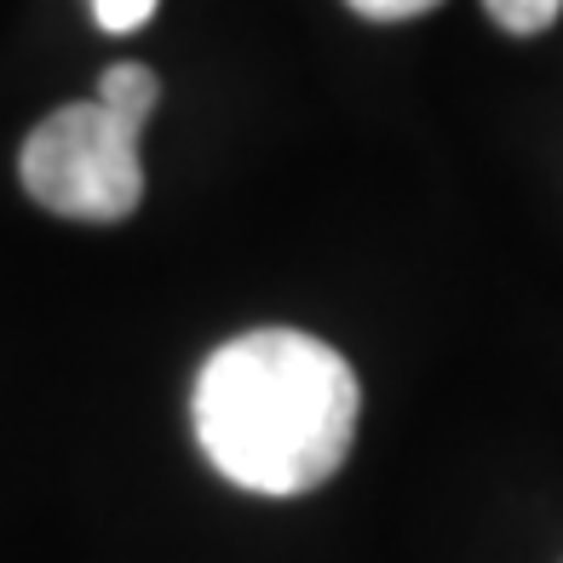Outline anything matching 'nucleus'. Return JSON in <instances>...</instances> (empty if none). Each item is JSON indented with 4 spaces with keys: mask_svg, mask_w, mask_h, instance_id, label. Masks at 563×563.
<instances>
[{
    "mask_svg": "<svg viewBox=\"0 0 563 563\" xmlns=\"http://www.w3.org/2000/svg\"><path fill=\"white\" fill-rule=\"evenodd\" d=\"M196 438L247 495H311L345 466L363 415L351 363L299 328H253L196 374Z\"/></svg>",
    "mask_w": 563,
    "mask_h": 563,
    "instance_id": "1",
    "label": "nucleus"
},
{
    "mask_svg": "<svg viewBox=\"0 0 563 563\" xmlns=\"http://www.w3.org/2000/svg\"><path fill=\"white\" fill-rule=\"evenodd\" d=\"M144 126L121 121L98 98L53 110L18 150V178L46 213L115 224L144 201Z\"/></svg>",
    "mask_w": 563,
    "mask_h": 563,
    "instance_id": "2",
    "label": "nucleus"
},
{
    "mask_svg": "<svg viewBox=\"0 0 563 563\" xmlns=\"http://www.w3.org/2000/svg\"><path fill=\"white\" fill-rule=\"evenodd\" d=\"M98 104L115 110L121 121L144 126L150 110L162 104V81H156L144 64H115V69H104V81H98Z\"/></svg>",
    "mask_w": 563,
    "mask_h": 563,
    "instance_id": "3",
    "label": "nucleus"
},
{
    "mask_svg": "<svg viewBox=\"0 0 563 563\" xmlns=\"http://www.w3.org/2000/svg\"><path fill=\"white\" fill-rule=\"evenodd\" d=\"M483 12H489L506 35H547L563 12V0H483Z\"/></svg>",
    "mask_w": 563,
    "mask_h": 563,
    "instance_id": "4",
    "label": "nucleus"
},
{
    "mask_svg": "<svg viewBox=\"0 0 563 563\" xmlns=\"http://www.w3.org/2000/svg\"><path fill=\"white\" fill-rule=\"evenodd\" d=\"M156 7L162 0H92V18H98V30H110V35H133L139 23H150Z\"/></svg>",
    "mask_w": 563,
    "mask_h": 563,
    "instance_id": "5",
    "label": "nucleus"
},
{
    "mask_svg": "<svg viewBox=\"0 0 563 563\" xmlns=\"http://www.w3.org/2000/svg\"><path fill=\"white\" fill-rule=\"evenodd\" d=\"M345 7L374 18V23H402V18H420L431 7H443V0H345Z\"/></svg>",
    "mask_w": 563,
    "mask_h": 563,
    "instance_id": "6",
    "label": "nucleus"
}]
</instances>
